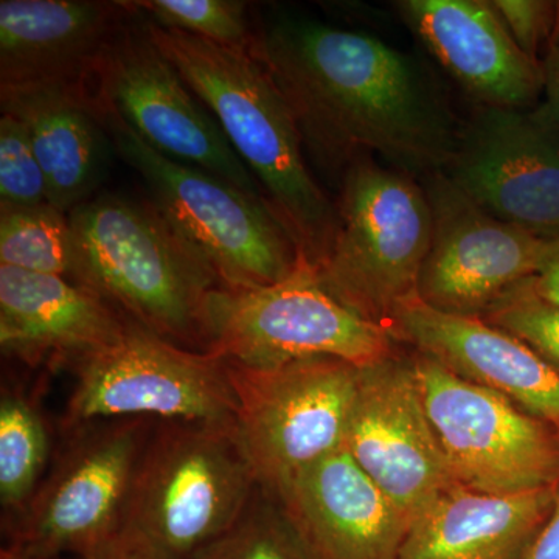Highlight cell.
<instances>
[{
  "mask_svg": "<svg viewBox=\"0 0 559 559\" xmlns=\"http://www.w3.org/2000/svg\"><path fill=\"white\" fill-rule=\"evenodd\" d=\"M250 50L270 69L323 171L342 178L366 154L419 180L450 164L460 124L418 62L385 40L277 13L255 28Z\"/></svg>",
  "mask_w": 559,
  "mask_h": 559,
  "instance_id": "obj_1",
  "label": "cell"
},
{
  "mask_svg": "<svg viewBox=\"0 0 559 559\" xmlns=\"http://www.w3.org/2000/svg\"><path fill=\"white\" fill-rule=\"evenodd\" d=\"M145 22L154 44L207 106L259 182L304 264L319 270L336 235V200L308 167L299 124L270 69L252 50L227 49Z\"/></svg>",
  "mask_w": 559,
  "mask_h": 559,
  "instance_id": "obj_2",
  "label": "cell"
},
{
  "mask_svg": "<svg viewBox=\"0 0 559 559\" xmlns=\"http://www.w3.org/2000/svg\"><path fill=\"white\" fill-rule=\"evenodd\" d=\"M69 218L76 283L143 329L205 352L202 316L218 278L148 200L98 194Z\"/></svg>",
  "mask_w": 559,
  "mask_h": 559,
  "instance_id": "obj_3",
  "label": "cell"
},
{
  "mask_svg": "<svg viewBox=\"0 0 559 559\" xmlns=\"http://www.w3.org/2000/svg\"><path fill=\"white\" fill-rule=\"evenodd\" d=\"M259 487L235 421H157L120 532L165 559H197L237 522Z\"/></svg>",
  "mask_w": 559,
  "mask_h": 559,
  "instance_id": "obj_4",
  "label": "cell"
},
{
  "mask_svg": "<svg viewBox=\"0 0 559 559\" xmlns=\"http://www.w3.org/2000/svg\"><path fill=\"white\" fill-rule=\"evenodd\" d=\"M97 110L114 151L142 178L151 204L207 264L221 288L274 285L304 263L296 242L264 198L170 159L114 114Z\"/></svg>",
  "mask_w": 559,
  "mask_h": 559,
  "instance_id": "obj_5",
  "label": "cell"
},
{
  "mask_svg": "<svg viewBox=\"0 0 559 559\" xmlns=\"http://www.w3.org/2000/svg\"><path fill=\"white\" fill-rule=\"evenodd\" d=\"M336 207V235L316 271L337 299L385 326L417 297L432 238L428 194L421 180L366 154L342 175Z\"/></svg>",
  "mask_w": 559,
  "mask_h": 559,
  "instance_id": "obj_6",
  "label": "cell"
},
{
  "mask_svg": "<svg viewBox=\"0 0 559 559\" xmlns=\"http://www.w3.org/2000/svg\"><path fill=\"white\" fill-rule=\"evenodd\" d=\"M202 334L205 352L248 369L316 358L369 367L392 358L390 331L337 299L304 263L274 285L212 290Z\"/></svg>",
  "mask_w": 559,
  "mask_h": 559,
  "instance_id": "obj_7",
  "label": "cell"
},
{
  "mask_svg": "<svg viewBox=\"0 0 559 559\" xmlns=\"http://www.w3.org/2000/svg\"><path fill=\"white\" fill-rule=\"evenodd\" d=\"M157 421L108 419L72 429L68 448L25 509L11 518L2 550L83 559L120 532L132 477Z\"/></svg>",
  "mask_w": 559,
  "mask_h": 559,
  "instance_id": "obj_8",
  "label": "cell"
},
{
  "mask_svg": "<svg viewBox=\"0 0 559 559\" xmlns=\"http://www.w3.org/2000/svg\"><path fill=\"white\" fill-rule=\"evenodd\" d=\"M66 429L94 421H235L229 364L215 353L164 340L128 322L109 345L75 360Z\"/></svg>",
  "mask_w": 559,
  "mask_h": 559,
  "instance_id": "obj_9",
  "label": "cell"
},
{
  "mask_svg": "<svg viewBox=\"0 0 559 559\" xmlns=\"http://www.w3.org/2000/svg\"><path fill=\"white\" fill-rule=\"evenodd\" d=\"M362 369L333 358L274 369L229 364L235 425L261 487L277 492L344 448Z\"/></svg>",
  "mask_w": 559,
  "mask_h": 559,
  "instance_id": "obj_10",
  "label": "cell"
},
{
  "mask_svg": "<svg viewBox=\"0 0 559 559\" xmlns=\"http://www.w3.org/2000/svg\"><path fill=\"white\" fill-rule=\"evenodd\" d=\"M87 90L98 109L114 114L151 148L264 198L207 106L154 44L138 10L110 40Z\"/></svg>",
  "mask_w": 559,
  "mask_h": 559,
  "instance_id": "obj_11",
  "label": "cell"
},
{
  "mask_svg": "<svg viewBox=\"0 0 559 559\" xmlns=\"http://www.w3.org/2000/svg\"><path fill=\"white\" fill-rule=\"evenodd\" d=\"M412 367L459 485L489 495L559 485V436L546 423L429 356Z\"/></svg>",
  "mask_w": 559,
  "mask_h": 559,
  "instance_id": "obj_12",
  "label": "cell"
},
{
  "mask_svg": "<svg viewBox=\"0 0 559 559\" xmlns=\"http://www.w3.org/2000/svg\"><path fill=\"white\" fill-rule=\"evenodd\" d=\"M443 173L496 218L559 241V127L546 103L477 108Z\"/></svg>",
  "mask_w": 559,
  "mask_h": 559,
  "instance_id": "obj_13",
  "label": "cell"
},
{
  "mask_svg": "<svg viewBox=\"0 0 559 559\" xmlns=\"http://www.w3.org/2000/svg\"><path fill=\"white\" fill-rule=\"evenodd\" d=\"M421 183L433 226L418 299L450 314L484 318L511 289L538 274L555 241L496 218L443 171L426 176Z\"/></svg>",
  "mask_w": 559,
  "mask_h": 559,
  "instance_id": "obj_14",
  "label": "cell"
},
{
  "mask_svg": "<svg viewBox=\"0 0 559 559\" xmlns=\"http://www.w3.org/2000/svg\"><path fill=\"white\" fill-rule=\"evenodd\" d=\"M344 448L411 525L457 485L414 367L393 356L360 371Z\"/></svg>",
  "mask_w": 559,
  "mask_h": 559,
  "instance_id": "obj_15",
  "label": "cell"
},
{
  "mask_svg": "<svg viewBox=\"0 0 559 559\" xmlns=\"http://www.w3.org/2000/svg\"><path fill=\"white\" fill-rule=\"evenodd\" d=\"M385 326L419 355L507 396L559 436V373L509 331L481 318L436 310L418 296L401 304Z\"/></svg>",
  "mask_w": 559,
  "mask_h": 559,
  "instance_id": "obj_16",
  "label": "cell"
},
{
  "mask_svg": "<svg viewBox=\"0 0 559 559\" xmlns=\"http://www.w3.org/2000/svg\"><path fill=\"white\" fill-rule=\"evenodd\" d=\"M395 7L429 53L479 108L539 105L543 68L518 47L491 2L401 0Z\"/></svg>",
  "mask_w": 559,
  "mask_h": 559,
  "instance_id": "obj_17",
  "label": "cell"
},
{
  "mask_svg": "<svg viewBox=\"0 0 559 559\" xmlns=\"http://www.w3.org/2000/svg\"><path fill=\"white\" fill-rule=\"evenodd\" d=\"M314 559H400L411 524L345 448L275 492Z\"/></svg>",
  "mask_w": 559,
  "mask_h": 559,
  "instance_id": "obj_18",
  "label": "cell"
},
{
  "mask_svg": "<svg viewBox=\"0 0 559 559\" xmlns=\"http://www.w3.org/2000/svg\"><path fill=\"white\" fill-rule=\"evenodd\" d=\"M132 13L130 2L2 0L0 86H87L102 55Z\"/></svg>",
  "mask_w": 559,
  "mask_h": 559,
  "instance_id": "obj_19",
  "label": "cell"
},
{
  "mask_svg": "<svg viewBox=\"0 0 559 559\" xmlns=\"http://www.w3.org/2000/svg\"><path fill=\"white\" fill-rule=\"evenodd\" d=\"M130 319L100 294L58 275L0 266V347L40 362H75L119 340Z\"/></svg>",
  "mask_w": 559,
  "mask_h": 559,
  "instance_id": "obj_20",
  "label": "cell"
},
{
  "mask_svg": "<svg viewBox=\"0 0 559 559\" xmlns=\"http://www.w3.org/2000/svg\"><path fill=\"white\" fill-rule=\"evenodd\" d=\"M0 106L27 130L50 204L69 215L90 201L106 178L114 146L87 86H0Z\"/></svg>",
  "mask_w": 559,
  "mask_h": 559,
  "instance_id": "obj_21",
  "label": "cell"
},
{
  "mask_svg": "<svg viewBox=\"0 0 559 559\" xmlns=\"http://www.w3.org/2000/svg\"><path fill=\"white\" fill-rule=\"evenodd\" d=\"M557 489L489 495L454 485L411 525L400 559H513L549 518Z\"/></svg>",
  "mask_w": 559,
  "mask_h": 559,
  "instance_id": "obj_22",
  "label": "cell"
},
{
  "mask_svg": "<svg viewBox=\"0 0 559 559\" xmlns=\"http://www.w3.org/2000/svg\"><path fill=\"white\" fill-rule=\"evenodd\" d=\"M0 266L75 282V237L68 213L49 202L0 207Z\"/></svg>",
  "mask_w": 559,
  "mask_h": 559,
  "instance_id": "obj_23",
  "label": "cell"
},
{
  "mask_svg": "<svg viewBox=\"0 0 559 559\" xmlns=\"http://www.w3.org/2000/svg\"><path fill=\"white\" fill-rule=\"evenodd\" d=\"M49 457L43 415L20 392L3 390L0 400V503L20 514L40 485ZM10 518V520H11Z\"/></svg>",
  "mask_w": 559,
  "mask_h": 559,
  "instance_id": "obj_24",
  "label": "cell"
},
{
  "mask_svg": "<svg viewBox=\"0 0 559 559\" xmlns=\"http://www.w3.org/2000/svg\"><path fill=\"white\" fill-rule=\"evenodd\" d=\"M271 492L259 487L237 522L197 559H314L285 507H271Z\"/></svg>",
  "mask_w": 559,
  "mask_h": 559,
  "instance_id": "obj_25",
  "label": "cell"
},
{
  "mask_svg": "<svg viewBox=\"0 0 559 559\" xmlns=\"http://www.w3.org/2000/svg\"><path fill=\"white\" fill-rule=\"evenodd\" d=\"M131 5L162 28L227 49L250 50L255 39L248 3L240 0H139Z\"/></svg>",
  "mask_w": 559,
  "mask_h": 559,
  "instance_id": "obj_26",
  "label": "cell"
},
{
  "mask_svg": "<svg viewBox=\"0 0 559 559\" xmlns=\"http://www.w3.org/2000/svg\"><path fill=\"white\" fill-rule=\"evenodd\" d=\"M481 319L525 342L559 373V307L539 299L528 282L511 289Z\"/></svg>",
  "mask_w": 559,
  "mask_h": 559,
  "instance_id": "obj_27",
  "label": "cell"
},
{
  "mask_svg": "<svg viewBox=\"0 0 559 559\" xmlns=\"http://www.w3.org/2000/svg\"><path fill=\"white\" fill-rule=\"evenodd\" d=\"M47 202H49V187L27 130L13 116L2 114L0 117V207H33Z\"/></svg>",
  "mask_w": 559,
  "mask_h": 559,
  "instance_id": "obj_28",
  "label": "cell"
},
{
  "mask_svg": "<svg viewBox=\"0 0 559 559\" xmlns=\"http://www.w3.org/2000/svg\"><path fill=\"white\" fill-rule=\"evenodd\" d=\"M511 38L530 58L540 64L539 51L549 44L557 25L558 3L540 0H492Z\"/></svg>",
  "mask_w": 559,
  "mask_h": 559,
  "instance_id": "obj_29",
  "label": "cell"
},
{
  "mask_svg": "<svg viewBox=\"0 0 559 559\" xmlns=\"http://www.w3.org/2000/svg\"><path fill=\"white\" fill-rule=\"evenodd\" d=\"M521 559H559V485L549 518L522 550Z\"/></svg>",
  "mask_w": 559,
  "mask_h": 559,
  "instance_id": "obj_30",
  "label": "cell"
},
{
  "mask_svg": "<svg viewBox=\"0 0 559 559\" xmlns=\"http://www.w3.org/2000/svg\"><path fill=\"white\" fill-rule=\"evenodd\" d=\"M540 68H543L544 97H546L544 103L559 127V3L557 27L551 36L546 57L540 61Z\"/></svg>",
  "mask_w": 559,
  "mask_h": 559,
  "instance_id": "obj_31",
  "label": "cell"
},
{
  "mask_svg": "<svg viewBox=\"0 0 559 559\" xmlns=\"http://www.w3.org/2000/svg\"><path fill=\"white\" fill-rule=\"evenodd\" d=\"M528 286L539 299L559 307V241H555L538 274L528 280Z\"/></svg>",
  "mask_w": 559,
  "mask_h": 559,
  "instance_id": "obj_32",
  "label": "cell"
},
{
  "mask_svg": "<svg viewBox=\"0 0 559 559\" xmlns=\"http://www.w3.org/2000/svg\"><path fill=\"white\" fill-rule=\"evenodd\" d=\"M83 559H165L160 555L154 554L148 547L142 546L124 535V533H117L114 538H110L108 543L103 544L97 550L92 551Z\"/></svg>",
  "mask_w": 559,
  "mask_h": 559,
  "instance_id": "obj_33",
  "label": "cell"
},
{
  "mask_svg": "<svg viewBox=\"0 0 559 559\" xmlns=\"http://www.w3.org/2000/svg\"><path fill=\"white\" fill-rule=\"evenodd\" d=\"M0 559H69V558H39V557H27V555L14 554V551L2 550Z\"/></svg>",
  "mask_w": 559,
  "mask_h": 559,
  "instance_id": "obj_34",
  "label": "cell"
}]
</instances>
